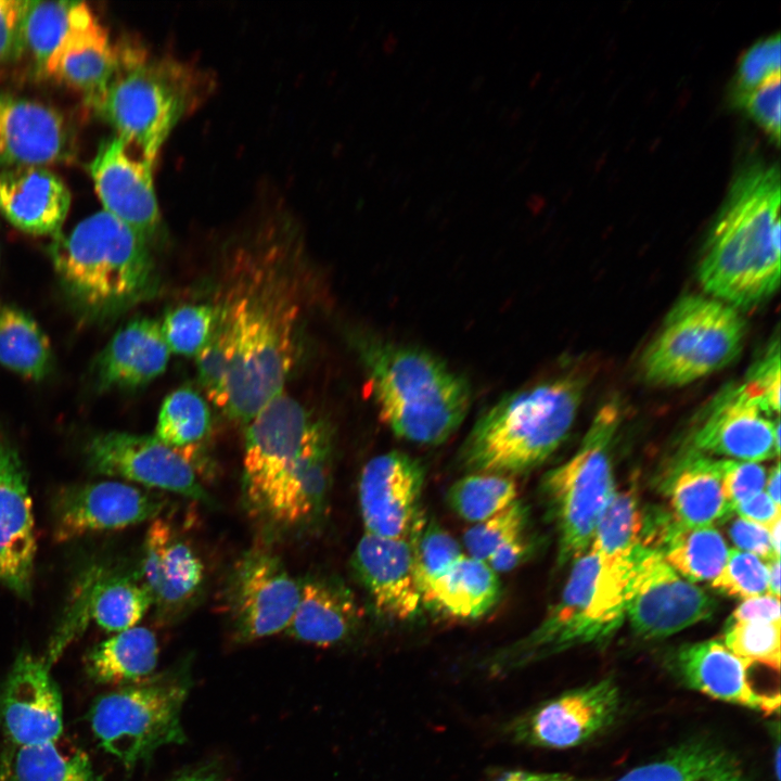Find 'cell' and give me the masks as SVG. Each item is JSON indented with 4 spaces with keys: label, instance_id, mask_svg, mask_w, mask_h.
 Returning a JSON list of instances; mask_svg holds the SVG:
<instances>
[{
    "label": "cell",
    "instance_id": "1",
    "mask_svg": "<svg viewBox=\"0 0 781 781\" xmlns=\"http://www.w3.org/2000/svg\"><path fill=\"white\" fill-rule=\"evenodd\" d=\"M257 240L240 251L222 290L212 336L196 356L208 399L230 420L247 424L283 393L298 355L304 296L286 238Z\"/></svg>",
    "mask_w": 781,
    "mask_h": 781
},
{
    "label": "cell",
    "instance_id": "2",
    "mask_svg": "<svg viewBox=\"0 0 781 781\" xmlns=\"http://www.w3.org/2000/svg\"><path fill=\"white\" fill-rule=\"evenodd\" d=\"M780 204L777 164L754 162L735 174L697 269L707 294L747 310L776 293L781 270Z\"/></svg>",
    "mask_w": 781,
    "mask_h": 781
},
{
    "label": "cell",
    "instance_id": "3",
    "mask_svg": "<svg viewBox=\"0 0 781 781\" xmlns=\"http://www.w3.org/2000/svg\"><path fill=\"white\" fill-rule=\"evenodd\" d=\"M356 346L382 421L397 437L437 446L457 432L471 405L464 376L434 354L373 335Z\"/></svg>",
    "mask_w": 781,
    "mask_h": 781
},
{
    "label": "cell",
    "instance_id": "4",
    "mask_svg": "<svg viewBox=\"0 0 781 781\" xmlns=\"http://www.w3.org/2000/svg\"><path fill=\"white\" fill-rule=\"evenodd\" d=\"M150 243L101 210L54 236L49 252L69 304L87 321L112 320L156 290Z\"/></svg>",
    "mask_w": 781,
    "mask_h": 781
},
{
    "label": "cell",
    "instance_id": "5",
    "mask_svg": "<svg viewBox=\"0 0 781 781\" xmlns=\"http://www.w3.org/2000/svg\"><path fill=\"white\" fill-rule=\"evenodd\" d=\"M586 383L568 373L503 396L474 423L460 448L461 466L512 477L541 464L568 436Z\"/></svg>",
    "mask_w": 781,
    "mask_h": 781
},
{
    "label": "cell",
    "instance_id": "6",
    "mask_svg": "<svg viewBox=\"0 0 781 781\" xmlns=\"http://www.w3.org/2000/svg\"><path fill=\"white\" fill-rule=\"evenodd\" d=\"M213 88L208 73L187 62L120 48L115 74L88 103L128 146L155 163L176 125L196 110Z\"/></svg>",
    "mask_w": 781,
    "mask_h": 781
},
{
    "label": "cell",
    "instance_id": "7",
    "mask_svg": "<svg viewBox=\"0 0 781 781\" xmlns=\"http://www.w3.org/2000/svg\"><path fill=\"white\" fill-rule=\"evenodd\" d=\"M633 551L604 558L591 549L576 559L561 598L542 622L496 652L488 668L503 673L577 645L607 641L625 618Z\"/></svg>",
    "mask_w": 781,
    "mask_h": 781
},
{
    "label": "cell",
    "instance_id": "8",
    "mask_svg": "<svg viewBox=\"0 0 781 781\" xmlns=\"http://www.w3.org/2000/svg\"><path fill=\"white\" fill-rule=\"evenodd\" d=\"M745 334V320L734 307L714 297L686 295L645 348L643 375L661 386L692 383L735 360Z\"/></svg>",
    "mask_w": 781,
    "mask_h": 781
},
{
    "label": "cell",
    "instance_id": "9",
    "mask_svg": "<svg viewBox=\"0 0 781 781\" xmlns=\"http://www.w3.org/2000/svg\"><path fill=\"white\" fill-rule=\"evenodd\" d=\"M189 689L187 675L170 671L106 693L91 706V730L106 753L132 769L159 747L185 742L181 712Z\"/></svg>",
    "mask_w": 781,
    "mask_h": 781
},
{
    "label": "cell",
    "instance_id": "10",
    "mask_svg": "<svg viewBox=\"0 0 781 781\" xmlns=\"http://www.w3.org/2000/svg\"><path fill=\"white\" fill-rule=\"evenodd\" d=\"M619 418L618 405L605 404L574 456L545 476L542 487L559 534V564L587 551L614 491L611 451Z\"/></svg>",
    "mask_w": 781,
    "mask_h": 781
},
{
    "label": "cell",
    "instance_id": "11",
    "mask_svg": "<svg viewBox=\"0 0 781 781\" xmlns=\"http://www.w3.org/2000/svg\"><path fill=\"white\" fill-rule=\"evenodd\" d=\"M715 600L681 577L654 550L638 546L625 593V615L639 636L661 639L709 618Z\"/></svg>",
    "mask_w": 781,
    "mask_h": 781
},
{
    "label": "cell",
    "instance_id": "12",
    "mask_svg": "<svg viewBox=\"0 0 781 781\" xmlns=\"http://www.w3.org/2000/svg\"><path fill=\"white\" fill-rule=\"evenodd\" d=\"M299 599V581L280 558L266 550L245 553L231 571L226 609L239 642L285 631Z\"/></svg>",
    "mask_w": 781,
    "mask_h": 781
},
{
    "label": "cell",
    "instance_id": "13",
    "mask_svg": "<svg viewBox=\"0 0 781 781\" xmlns=\"http://www.w3.org/2000/svg\"><path fill=\"white\" fill-rule=\"evenodd\" d=\"M313 422L305 408L283 392L246 424L243 488L249 507L258 514L298 456Z\"/></svg>",
    "mask_w": 781,
    "mask_h": 781
},
{
    "label": "cell",
    "instance_id": "14",
    "mask_svg": "<svg viewBox=\"0 0 781 781\" xmlns=\"http://www.w3.org/2000/svg\"><path fill=\"white\" fill-rule=\"evenodd\" d=\"M85 454L94 473L209 503L194 469L155 436L116 431L99 433L88 440Z\"/></svg>",
    "mask_w": 781,
    "mask_h": 781
},
{
    "label": "cell",
    "instance_id": "15",
    "mask_svg": "<svg viewBox=\"0 0 781 781\" xmlns=\"http://www.w3.org/2000/svg\"><path fill=\"white\" fill-rule=\"evenodd\" d=\"M744 383L719 390L694 433V447L730 460L757 462L780 451V422Z\"/></svg>",
    "mask_w": 781,
    "mask_h": 781
},
{
    "label": "cell",
    "instance_id": "16",
    "mask_svg": "<svg viewBox=\"0 0 781 781\" xmlns=\"http://www.w3.org/2000/svg\"><path fill=\"white\" fill-rule=\"evenodd\" d=\"M425 481L422 463L401 451L370 459L358 484V499L366 533L409 539L424 515L421 499Z\"/></svg>",
    "mask_w": 781,
    "mask_h": 781
},
{
    "label": "cell",
    "instance_id": "17",
    "mask_svg": "<svg viewBox=\"0 0 781 781\" xmlns=\"http://www.w3.org/2000/svg\"><path fill=\"white\" fill-rule=\"evenodd\" d=\"M0 728L14 747L56 742L63 732L60 689L43 658L21 652L0 687Z\"/></svg>",
    "mask_w": 781,
    "mask_h": 781
},
{
    "label": "cell",
    "instance_id": "18",
    "mask_svg": "<svg viewBox=\"0 0 781 781\" xmlns=\"http://www.w3.org/2000/svg\"><path fill=\"white\" fill-rule=\"evenodd\" d=\"M164 499L132 485L105 481L62 488L53 501V536L63 542L155 518Z\"/></svg>",
    "mask_w": 781,
    "mask_h": 781
},
{
    "label": "cell",
    "instance_id": "19",
    "mask_svg": "<svg viewBox=\"0 0 781 781\" xmlns=\"http://www.w3.org/2000/svg\"><path fill=\"white\" fill-rule=\"evenodd\" d=\"M154 163L131 156L117 136L101 142L89 164L90 176L104 212L113 215L149 243L162 229L153 183Z\"/></svg>",
    "mask_w": 781,
    "mask_h": 781
},
{
    "label": "cell",
    "instance_id": "20",
    "mask_svg": "<svg viewBox=\"0 0 781 781\" xmlns=\"http://www.w3.org/2000/svg\"><path fill=\"white\" fill-rule=\"evenodd\" d=\"M619 694L609 679L566 692L514 721L510 730L522 743L548 748L576 746L609 726Z\"/></svg>",
    "mask_w": 781,
    "mask_h": 781
},
{
    "label": "cell",
    "instance_id": "21",
    "mask_svg": "<svg viewBox=\"0 0 781 781\" xmlns=\"http://www.w3.org/2000/svg\"><path fill=\"white\" fill-rule=\"evenodd\" d=\"M36 549L26 471L0 431V582L24 599L31 591Z\"/></svg>",
    "mask_w": 781,
    "mask_h": 781
},
{
    "label": "cell",
    "instance_id": "22",
    "mask_svg": "<svg viewBox=\"0 0 781 781\" xmlns=\"http://www.w3.org/2000/svg\"><path fill=\"white\" fill-rule=\"evenodd\" d=\"M77 590L68 616L50 643L46 657L51 663L57 661L89 618L106 631L120 632L136 627L152 605L141 578L112 574L103 568L88 572Z\"/></svg>",
    "mask_w": 781,
    "mask_h": 781
},
{
    "label": "cell",
    "instance_id": "23",
    "mask_svg": "<svg viewBox=\"0 0 781 781\" xmlns=\"http://www.w3.org/2000/svg\"><path fill=\"white\" fill-rule=\"evenodd\" d=\"M351 567L381 616L396 622L418 616L423 603L409 539L364 533L353 553Z\"/></svg>",
    "mask_w": 781,
    "mask_h": 781
},
{
    "label": "cell",
    "instance_id": "24",
    "mask_svg": "<svg viewBox=\"0 0 781 781\" xmlns=\"http://www.w3.org/2000/svg\"><path fill=\"white\" fill-rule=\"evenodd\" d=\"M331 471V433L322 422L315 421L298 456L274 486L261 514L283 527L318 522L328 503Z\"/></svg>",
    "mask_w": 781,
    "mask_h": 781
},
{
    "label": "cell",
    "instance_id": "25",
    "mask_svg": "<svg viewBox=\"0 0 781 781\" xmlns=\"http://www.w3.org/2000/svg\"><path fill=\"white\" fill-rule=\"evenodd\" d=\"M140 578L163 617L181 612L197 596L204 565L174 525L155 517L143 543Z\"/></svg>",
    "mask_w": 781,
    "mask_h": 781
},
{
    "label": "cell",
    "instance_id": "26",
    "mask_svg": "<svg viewBox=\"0 0 781 781\" xmlns=\"http://www.w3.org/2000/svg\"><path fill=\"white\" fill-rule=\"evenodd\" d=\"M73 137L59 112L0 92V165L43 166L72 157Z\"/></svg>",
    "mask_w": 781,
    "mask_h": 781
},
{
    "label": "cell",
    "instance_id": "27",
    "mask_svg": "<svg viewBox=\"0 0 781 781\" xmlns=\"http://www.w3.org/2000/svg\"><path fill=\"white\" fill-rule=\"evenodd\" d=\"M120 48L111 42L107 29L88 4L76 2L69 27L43 71L87 97L99 95L115 74Z\"/></svg>",
    "mask_w": 781,
    "mask_h": 781
},
{
    "label": "cell",
    "instance_id": "28",
    "mask_svg": "<svg viewBox=\"0 0 781 781\" xmlns=\"http://www.w3.org/2000/svg\"><path fill=\"white\" fill-rule=\"evenodd\" d=\"M754 664L735 655L718 640L683 645L677 654L678 670L693 689L725 702L767 713L777 712L780 692L755 686L751 673Z\"/></svg>",
    "mask_w": 781,
    "mask_h": 781
},
{
    "label": "cell",
    "instance_id": "29",
    "mask_svg": "<svg viewBox=\"0 0 781 781\" xmlns=\"http://www.w3.org/2000/svg\"><path fill=\"white\" fill-rule=\"evenodd\" d=\"M170 350L161 323L136 318L120 328L91 367L97 390L133 389L159 376L168 364Z\"/></svg>",
    "mask_w": 781,
    "mask_h": 781
},
{
    "label": "cell",
    "instance_id": "30",
    "mask_svg": "<svg viewBox=\"0 0 781 781\" xmlns=\"http://www.w3.org/2000/svg\"><path fill=\"white\" fill-rule=\"evenodd\" d=\"M361 618V609L344 581L312 575L299 581L298 603L285 632L298 641L332 646L354 636Z\"/></svg>",
    "mask_w": 781,
    "mask_h": 781
},
{
    "label": "cell",
    "instance_id": "31",
    "mask_svg": "<svg viewBox=\"0 0 781 781\" xmlns=\"http://www.w3.org/2000/svg\"><path fill=\"white\" fill-rule=\"evenodd\" d=\"M69 206L71 192L65 183L41 166L0 174V212L26 233L59 235Z\"/></svg>",
    "mask_w": 781,
    "mask_h": 781
},
{
    "label": "cell",
    "instance_id": "32",
    "mask_svg": "<svg viewBox=\"0 0 781 781\" xmlns=\"http://www.w3.org/2000/svg\"><path fill=\"white\" fill-rule=\"evenodd\" d=\"M642 537L643 547L660 552L690 581H713L729 553L725 539L714 527H687L667 514L649 520Z\"/></svg>",
    "mask_w": 781,
    "mask_h": 781
},
{
    "label": "cell",
    "instance_id": "33",
    "mask_svg": "<svg viewBox=\"0 0 781 781\" xmlns=\"http://www.w3.org/2000/svg\"><path fill=\"white\" fill-rule=\"evenodd\" d=\"M673 516L687 527H714L730 517L721 479V460L700 452L687 456L667 479Z\"/></svg>",
    "mask_w": 781,
    "mask_h": 781
},
{
    "label": "cell",
    "instance_id": "34",
    "mask_svg": "<svg viewBox=\"0 0 781 781\" xmlns=\"http://www.w3.org/2000/svg\"><path fill=\"white\" fill-rule=\"evenodd\" d=\"M501 596L498 574L468 554L461 555L422 592V603L451 618L473 620L489 613Z\"/></svg>",
    "mask_w": 781,
    "mask_h": 781
},
{
    "label": "cell",
    "instance_id": "35",
    "mask_svg": "<svg viewBox=\"0 0 781 781\" xmlns=\"http://www.w3.org/2000/svg\"><path fill=\"white\" fill-rule=\"evenodd\" d=\"M155 635L144 627L116 632L86 656L88 676L102 684H133L146 680L158 662Z\"/></svg>",
    "mask_w": 781,
    "mask_h": 781
},
{
    "label": "cell",
    "instance_id": "36",
    "mask_svg": "<svg viewBox=\"0 0 781 781\" xmlns=\"http://www.w3.org/2000/svg\"><path fill=\"white\" fill-rule=\"evenodd\" d=\"M617 781H750L738 761L712 743L693 741L639 766Z\"/></svg>",
    "mask_w": 781,
    "mask_h": 781
},
{
    "label": "cell",
    "instance_id": "37",
    "mask_svg": "<svg viewBox=\"0 0 781 781\" xmlns=\"http://www.w3.org/2000/svg\"><path fill=\"white\" fill-rule=\"evenodd\" d=\"M212 428L210 410L195 390L182 387L163 401L155 437L185 460L197 473L204 470V445Z\"/></svg>",
    "mask_w": 781,
    "mask_h": 781
},
{
    "label": "cell",
    "instance_id": "38",
    "mask_svg": "<svg viewBox=\"0 0 781 781\" xmlns=\"http://www.w3.org/2000/svg\"><path fill=\"white\" fill-rule=\"evenodd\" d=\"M0 364L28 380L40 381L53 367L50 342L23 309L0 304Z\"/></svg>",
    "mask_w": 781,
    "mask_h": 781
},
{
    "label": "cell",
    "instance_id": "39",
    "mask_svg": "<svg viewBox=\"0 0 781 781\" xmlns=\"http://www.w3.org/2000/svg\"><path fill=\"white\" fill-rule=\"evenodd\" d=\"M4 761L7 781H103L86 753L56 742L15 747Z\"/></svg>",
    "mask_w": 781,
    "mask_h": 781
},
{
    "label": "cell",
    "instance_id": "40",
    "mask_svg": "<svg viewBox=\"0 0 781 781\" xmlns=\"http://www.w3.org/2000/svg\"><path fill=\"white\" fill-rule=\"evenodd\" d=\"M643 529L637 485L613 491L604 505L591 541V549L604 558L627 555L640 546Z\"/></svg>",
    "mask_w": 781,
    "mask_h": 781
},
{
    "label": "cell",
    "instance_id": "41",
    "mask_svg": "<svg viewBox=\"0 0 781 781\" xmlns=\"http://www.w3.org/2000/svg\"><path fill=\"white\" fill-rule=\"evenodd\" d=\"M517 484L511 476L468 473L448 489L447 501L464 521L478 523L505 509L517 498Z\"/></svg>",
    "mask_w": 781,
    "mask_h": 781
},
{
    "label": "cell",
    "instance_id": "42",
    "mask_svg": "<svg viewBox=\"0 0 781 781\" xmlns=\"http://www.w3.org/2000/svg\"><path fill=\"white\" fill-rule=\"evenodd\" d=\"M75 1H29L22 22L23 48L44 68L65 36Z\"/></svg>",
    "mask_w": 781,
    "mask_h": 781
},
{
    "label": "cell",
    "instance_id": "43",
    "mask_svg": "<svg viewBox=\"0 0 781 781\" xmlns=\"http://www.w3.org/2000/svg\"><path fill=\"white\" fill-rule=\"evenodd\" d=\"M409 540L421 596L427 586L445 573L461 555V545L436 521L425 514L415 525Z\"/></svg>",
    "mask_w": 781,
    "mask_h": 781
},
{
    "label": "cell",
    "instance_id": "44",
    "mask_svg": "<svg viewBox=\"0 0 781 781\" xmlns=\"http://www.w3.org/2000/svg\"><path fill=\"white\" fill-rule=\"evenodd\" d=\"M216 322L214 305H182L169 311L161 329L170 353L196 357L208 343Z\"/></svg>",
    "mask_w": 781,
    "mask_h": 781
},
{
    "label": "cell",
    "instance_id": "45",
    "mask_svg": "<svg viewBox=\"0 0 781 781\" xmlns=\"http://www.w3.org/2000/svg\"><path fill=\"white\" fill-rule=\"evenodd\" d=\"M527 521V507L517 499L489 518L475 523L463 536L468 555L486 562L499 548L524 534Z\"/></svg>",
    "mask_w": 781,
    "mask_h": 781
},
{
    "label": "cell",
    "instance_id": "46",
    "mask_svg": "<svg viewBox=\"0 0 781 781\" xmlns=\"http://www.w3.org/2000/svg\"><path fill=\"white\" fill-rule=\"evenodd\" d=\"M781 622L729 620L724 644L735 655L779 671Z\"/></svg>",
    "mask_w": 781,
    "mask_h": 781
},
{
    "label": "cell",
    "instance_id": "47",
    "mask_svg": "<svg viewBox=\"0 0 781 781\" xmlns=\"http://www.w3.org/2000/svg\"><path fill=\"white\" fill-rule=\"evenodd\" d=\"M712 587L741 599L763 596L768 592L767 565L754 554L731 550Z\"/></svg>",
    "mask_w": 781,
    "mask_h": 781
},
{
    "label": "cell",
    "instance_id": "48",
    "mask_svg": "<svg viewBox=\"0 0 781 781\" xmlns=\"http://www.w3.org/2000/svg\"><path fill=\"white\" fill-rule=\"evenodd\" d=\"M780 47L779 33L752 43L739 57L732 94L747 91L780 75Z\"/></svg>",
    "mask_w": 781,
    "mask_h": 781
},
{
    "label": "cell",
    "instance_id": "49",
    "mask_svg": "<svg viewBox=\"0 0 781 781\" xmlns=\"http://www.w3.org/2000/svg\"><path fill=\"white\" fill-rule=\"evenodd\" d=\"M780 75L747 91L732 94L733 103L777 143L780 141Z\"/></svg>",
    "mask_w": 781,
    "mask_h": 781
},
{
    "label": "cell",
    "instance_id": "50",
    "mask_svg": "<svg viewBox=\"0 0 781 781\" xmlns=\"http://www.w3.org/2000/svg\"><path fill=\"white\" fill-rule=\"evenodd\" d=\"M766 409L778 417L780 411V347L773 340L750 367L743 382Z\"/></svg>",
    "mask_w": 781,
    "mask_h": 781
},
{
    "label": "cell",
    "instance_id": "51",
    "mask_svg": "<svg viewBox=\"0 0 781 781\" xmlns=\"http://www.w3.org/2000/svg\"><path fill=\"white\" fill-rule=\"evenodd\" d=\"M765 468L757 462L721 460L724 495L734 508L761 492L766 485Z\"/></svg>",
    "mask_w": 781,
    "mask_h": 781
},
{
    "label": "cell",
    "instance_id": "52",
    "mask_svg": "<svg viewBox=\"0 0 781 781\" xmlns=\"http://www.w3.org/2000/svg\"><path fill=\"white\" fill-rule=\"evenodd\" d=\"M28 0H0V62L23 49L22 22Z\"/></svg>",
    "mask_w": 781,
    "mask_h": 781
},
{
    "label": "cell",
    "instance_id": "53",
    "mask_svg": "<svg viewBox=\"0 0 781 781\" xmlns=\"http://www.w3.org/2000/svg\"><path fill=\"white\" fill-rule=\"evenodd\" d=\"M729 536L734 545L767 561L777 558L772 551L768 528L744 518H735L729 527Z\"/></svg>",
    "mask_w": 781,
    "mask_h": 781
},
{
    "label": "cell",
    "instance_id": "54",
    "mask_svg": "<svg viewBox=\"0 0 781 781\" xmlns=\"http://www.w3.org/2000/svg\"><path fill=\"white\" fill-rule=\"evenodd\" d=\"M733 622H781L780 600L771 594L745 599L733 612Z\"/></svg>",
    "mask_w": 781,
    "mask_h": 781
},
{
    "label": "cell",
    "instance_id": "55",
    "mask_svg": "<svg viewBox=\"0 0 781 781\" xmlns=\"http://www.w3.org/2000/svg\"><path fill=\"white\" fill-rule=\"evenodd\" d=\"M533 542L525 533L499 548L486 563L495 573H507L522 564L532 553Z\"/></svg>",
    "mask_w": 781,
    "mask_h": 781
},
{
    "label": "cell",
    "instance_id": "56",
    "mask_svg": "<svg viewBox=\"0 0 781 781\" xmlns=\"http://www.w3.org/2000/svg\"><path fill=\"white\" fill-rule=\"evenodd\" d=\"M734 511L741 518L755 524L769 527L780 518V507L777 505L766 492H760L752 499L737 505Z\"/></svg>",
    "mask_w": 781,
    "mask_h": 781
},
{
    "label": "cell",
    "instance_id": "57",
    "mask_svg": "<svg viewBox=\"0 0 781 781\" xmlns=\"http://www.w3.org/2000/svg\"><path fill=\"white\" fill-rule=\"evenodd\" d=\"M169 781H222L220 772L210 765L189 768L175 774Z\"/></svg>",
    "mask_w": 781,
    "mask_h": 781
},
{
    "label": "cell",
    "instance_id": "58",
    "mask_svg": "<svg viewBox=\"0 0 781 781\" xmlns=\"http://www.w3.org/2000/svg\"><path fill=\"white\" fill-rule=\"evenodd\" d=\"M497 781H571L555 774L536 773L524 770L504 772Z\"/></svg>",
    "mask_w": 781,
    "mask_h": 781
},
{
    "label": "cell",
    "instance_id": "59",
    "mask_svg": "<svg viewBox=\"0 0 781 781\" xmlns=\"http://www.w3.org/2000/svg\"><path fill=\"white\" fill-rule=\"evenodd\" d=\"M768 594L780 599V558H774L767 563Z\"/></svg>",
    "mask_w": 781,
    "mask_h": 781
},
{
    "label": "cell",
    "instance_id": "60",
    "mask_svg": "<svg viewBox=\"0 0 781 781\" xmlns=\"http://www.w3.org/2000/svg\"><path fill=\"white\" fill-rule=\"evenodd\" d=\"M767 495L769 498L780 507V465L779 462L776 464V466L772 468L770 475L768 477L767 484Z\"/></svg>",
    "mask_w": 781,
    "mask_h": 781
},
{
    "label": "cell",
    "instance_id": "61",
    "mask_svg": "<svg viewBox=\"0 0 781 781\" xmlns=\"http://www.w3.org/2000/svg\"><path fill=\"white\" fill-rule=\"evenodd\" d=\"M780 523L781 518H778L768 527L771 548L777 558H780Z\"/></svg>",
    "mask_w": 781,
    "mask_h": 781
},
{
    "label": "cell",
    "instance_id": "62",
    "mask_svg": "<svg viewBox=\"0 0 781 781\" xmlns=\"http://www.w3.org/2000/svg\"><path fill=\"white\" fill-rule=\"evenodd\" d=\"M0 781H7L4 769L0 768Z\"/></svg>",
    "mask_w": 781,
    "mask_h": 781
}]
</instances>
